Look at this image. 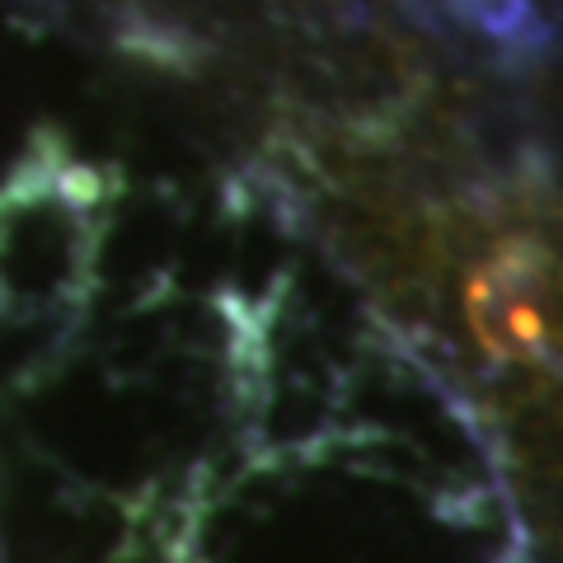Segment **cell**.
I'll return each instance as SVG.
<instances>
[{"label": "cell", "mask_w": 563, "mask_h": 563, "mask_svg": "<svg viewBox=\"0 0 563 563\" xmlns=\"http://www.w3.org/2000/svg\"><path fill=\"white\" fill-rule=\"evenodd\" d=\"M465 310L479 343L503 362L540 366L563 339L559 291L544 268L526 254H493L470 273Z\"/></svg>", "instance_id": "1"}]
</instances>
